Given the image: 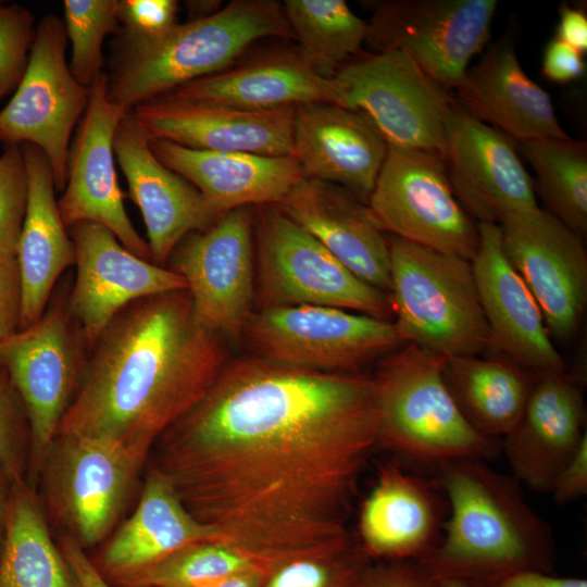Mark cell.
<instances>
[{
  "label": "cell",
  "mask_w": 587,
  "mask_h": 587,
  "mask_svg": "<svg viewBox=\"0 0 587 587\" xmlns=\"http://www.w3.org/2000/svg\"><path fill=\"white\" fill-rule=\"evenodd\" d=\"M550 494L559 504L569 503L587 495V436L557 475Z\"/></svg>",
  "instance_id": "46"
},
{
  "label": "cell",
  "mask_w": 587,
  "mask_h": 587,
  "mask_svg": "<svg viewBox=\"0 0 587 587\" xmlns=\"http://www.w3.org/2000/svg\"><path fill=\"white\" fill-rule=\"evenodd\" d=\"M444 158L452 189L476 223L499 224L539 207L516 141L467 113L454 97Z\"/></svg>",
  "instance_id": "18"
},
{
  "label": "cell",
  "mask_w": 587,
  "mask_h": 587,
  "mask_svg": "<svg viewBox=\"0 0 587 587\" xmlns=\"http://www.w3.org/2000/svg\"><path fill=\"white\" fill-rule=\"evenodd\" d=\"M118 34L107 92L124 113L226 70L261 38H294L275 0H233L211 16L177 23L158 37Z\"/></svg>",
  "instance_id": "4"
},
{
  "label": "cell",
  "mask_w": 587,
  "mask_h": 587,
  "mask_svg": "<svg viewBox=\"0 0 587 587\" xmlns=\"http://www.w3.org/2000/svg\"><path fill=\"white\" fill-rule=\"evenodd\" d=\"M21 149L27 174V204L16 252L22 282L18 330L42 316L57 279L75 264L74 243L54 197L50 162L34 145L24 143Z\"/></svg>",
  "instance_id": "30"
},
{
  "label": "cell",
  "mask_w": 587,
  "mask_h": 587,
  "mask_svg": "<svg viewBox=\"0 0 587 587\" xmlns=\"http://www.w3.org/2000/svg\"><path fill=\"white\" fill-rule=\"evenodd\" d=\"M0 587H80L27 478L11 487L0 544Z\"/></svg>",
  "instance_id": "33"
},
{
  "label": "cell",
  "mask_w": 587,
  "mask_h": 587,
  "mask_svg": "<svg viewBox=\"0 0 587 587\" xmlns=\"http://www.w3.org/2000/svg\"><path fill=\"white\" fill-rule=\"evenodd\" d=\"M242 337L253 355L329 373H359L403 345L392 321L319 305L260 308Z\"/></svg>",
  "instance_id": "9"
},
{
  "label": "cell",
  "mask_w": 587,
  "mask_h": 587,
  "mask_svg": "<svg viewBox=\"0 0 587 587\" xmlns=\"http://www.w3.org/2000/svg\"><path fill=\"white\" fill-rule=\"evenodd\" d=\"M272 571L254 570L239 573L203 587H263Z\"/></svg>",
  "instance_id": "50"
},
{
  "label": "cell",
  "mask_w": 587,
  "mask_h": 587,
  "mask_svg": "<svg viewBox=\"0 0 587 587\" xmlns=\"http://www.w3.org/2000/svg\"><path fill=\"white\" fill-rule=\"evenodd\" d=\"M434 584L435 587H484L469 580L453 577H434Z\"/></svg>",
  "instance_id": "53"
},
{
  "label": "cell",
  "mask_w": 587,
  "mask_h": 587,
  "mask_svg": "<svg viewBox=\"0 0 587 587\" xmlns=\"http://www.w3.org/2000/svg\"><path fill=\"white\" fill-rule=\"evenodd\" d=\"M36 34L32 12L0 2V103L20 84Z\"/></svg>",
  "instance_id": "40"
},
{
  "label": "cell",
  "mask_w": 587,
  "mask_h": 587,
  "mask_svg": "<svg viewBox=\"0 0 587 587\" xmlns=\"http://www.w3.org/2000/svg\"><path fill=\"white\" fill-rule=\"evenodd\" d=\"M442 374L464 419L494 440L514 428L534 382V373L503 355L446 359Z\"/></svg>",
  "instance_id": "32"
},
{
  "label": "cell",
  "mask_w": 587,
  "mask_h": 587,
  "mask_svg": "<svg viewBox=\"0 0 587 587\" xmlns=\"http://www.w3.org/2000/svg\"><path fill=\"white\" fill-rule=\"evenodd\" d=\"M89 88L88 104L68 150L67 180L58 201L60 216L65 227L80 222L100 224L127 250L151 261L148 242L124 208L114 166V134L126 113L109 100L104 72Z\"/></svg>",
  "instance_id": "17"
},
{
  "label": "cell",
  "mask_w": 587,
  "mask_h": 587,
  "mask_svg": "<svg viewBox=\"0 0 587 587\" xmlns=\"http://www.w3.org/2000/svg\"><path fill=\"white\" fill-rule=\"evenodd\" d=\"M437 469L449 509L445 534L416 560L432 576L486 587L516 571H549L554 555L551 529L512 475L477 459L454 460Z\"/></svg>",
  "instance_id": "3"
},
{
  "label": "cell",
  "mask_w": 587,
  "mask_h": 587,
  "mask_svg": "<svg viewBox=\"0 0 587 587\" xmlns=\"http://www.w3.org/2000/svg\"><path fill=\"white\" fill-rule=\"evenodd\" d=\"M59 547L80 587H114L97 570L86 550L72 536L64 535L60 539Z\"/></svg>",
  "instance_id": "47"
},
{
  "label": "cell",
  "mask_w": 587,
  "mask_h": 587,
  "mask_svg": "<svg viewBox=\"0 0 587 587\" xmlns=\"http://www.w3.org/2000/svg\"><path fill=\"white\" fill-rule=\"evenodd\" d=\"M444 358L402 345L379 360L371 376L378 444L417 463L436 465L500 451L497 440L464 419L444 379Z\"/></svg>",
  "instance_id": "5"
},
{
  "label": "cell",
  "mask_w": 587,
  "mask_h": 587,
  "mask_svg": "<svg viewBox=\"0 0 587 587\" xmlns=\"http://www.w3.org/2000/svg\"><path fill=\"white\" fill-rule=\"evenodd\" d=\"M350 587H435L434 577L416 560L366 565Z\"/></svg>",
  "instance_id": "43"
},
{
  "label": "cell",
  "mask_w": 587,
  "mask_h": 587,
  "mask_svg": "<svg viewBox=\"0 0 587 587\" xmlns=\"http://www.w3.org/2000/svg\"><path fill=\"white\" fill-rule=\"evenodd\" d=\"M279 565V564H278ZM277 564L222 540L187 545L158 563L122 578L114 587H203L254 570Z\"/></svg>",
  "instance_id": "36"
},
{
  "label": "cell",
  "mask_w": 587,
  "mask_h": 587,
  "mask_svg": "<svg viewBox=\"0 0 587 587\" xmlns=\"http://www.w3.org/2000/svg\"><path fill=\"white\" fill-rule=\"evenodd\" d=\"M583 391L565 372L534 373L525 409L502 438L511 475L534 491L550 492L563 466L584 438Z\"/></svg>",
  "instance_id": "23"
},
{
  "label": "cell",
  "mask_w": 587,
  "mask_h": 587,
  "mask_svg": "<svg viewBox=\"0 0 587 587\" xmlns=\"http://www.w3.org/2000/svg\"><path fill=\"white\" fill-rule=\"evenodd\" d=\"M172 92L246 111H271L313 102L345 107L341 83L336 77L315 74L298 52L258 58Z\"/></svg>",
  "instance_id": "31"
},
{
  "label": "cell",
  "mask_w": 587,
  "mask_h": 587,
  "mask_svg": "<svg viewBox=\"0 0 587 587\" xmlns=\"http://www.w3.org/2000/svg\"><path fill=\"white\" fill-rule=\"evenodd\" d=\"M117 0H65L64 27L72 43L68 67L74 78L90 87L103 73L102 43L118 33Z\"/></svg>",
  "instance_id": "37"
},
{
  "label": "cell",
  "mask_w": 587,
  "mask_h": 587,
  "mask_svg": "<svg viewBox=\"0 0 587 587\" xmlns=\"http://www.w3.org/2000/svg\"><path fill=\"white\" fill-rule=\"evenodd\" d=\"M27 204V174L21 146L0 154V258H16Z\"/></svg>",
  "instance_id": "39"
},
{
  "label": "cell",
  "mask_w": 587,
  "mask_h": 587,
  "mask_svg": "<svg viewBox=\"0 0 587 587\" xmlns=\"http://www.w3.org/2000/svg\"><path fill=\"white\" fill-rule=\"evenodd\" d=\"M497 0H389L375 4L366 41L400 50L437 84L454 90L491 37Z\"/></svg>",
  "instance_id": "13"
},
{
  "label": "cell",
  "mask_w": 587,
  "mask_h": 587,
  "mask_svg": "<svg viewBox=\"0 0 587 587\" xmlns=\"http://www.w3.org/2000/svg\"><path fill=\"white\" fill-rule=\"evenodd\" d=\"M486 587H587L578 577H557L545 571L522 570L508 574Z\"/></svg>",
  "instance_id": "48"
},
{
  "label": "cell",
  "mask_w": 587,
  "mask_h": 587,
  "mask_svg": "<svg viewBox=\"0 0 587 587\" xmlns=\"http://www.w3.org/2000/svg\"><path fill=\"white\" fill-rule=\"evenodd\" d=\"M149 141L128 112L115 130L113 151L142 214L151 259L162 266L187 235L207 229L220 216L196 187L157 159Z\"/></svg>",
  "instance_id": "22"
},
{
  "label": "cell",
  "mask_w": 587,
  "mask_h": 587,
  "mask_svg": "<svg viewBox=\"0 0 587 587\" xmlns=\"http://www.w3.org/2000/svg\"><path fill=\"white\" fill-rule=\"evenodd\" d=\"M386 153V140L362 111L325 102L295 108L292 155L304 177L367 201Z\"/></svg>",
  "instance_id": "24"
},
{
  "label": "cell",
  "mask_w": 587,
  "mask_h": 587,
  "mask_svg": "<svg viewBox=\"0 0 587 587\" xmlns=\"http://www.w3.org/2000/svg\"><path fill=\"white\" fill-rule=\"evenodd\" d=\"M479 243L472 268L494 348L532 372H565L541 310L509 261L498 224L477 223Z\"/></svg>",
  "instance_id": "21"
},
{
  "label": "cell",
  "mask_w": 587,
  "mask_h": 587,
  "mask_svg": "<svg viewBox=\"0 0 587 587\" xmlns=\"http://www.w3.org/2000/svg\"><path fill=\"white\" fill-rule=\"evenodd\" d=\"M555 38L584 54L587 50V16L585 12L570 5H562Z\"/></svg>",
  "instance_id": "49"
},
{
  "label": "cell",
  "mask_w": 587,
  "mask_h": 587,
  "mask_svg": "<svg viewBox=\"0 0 587 587\" xmlns=\"http://www.w3.org/2000/svg\"><path fill=\"white\" fill-rule=\"evenodd\" d=\"M151 151L198 189L222 216L241 207L277 205L304 177L294 155L197 150L150 139Z\"/></svg>",
  "instance_id": "29"
},
{
  "label": "cell",
  "mask_w": 587,
  "mask_h": 587,
  "mask_svg": "<svg viewBox=\"0 0 587 587\" xmlns=\"http://www.w3.org/2000/svg\"><path fill=\"white\" fill-rule=\"evenodd\" d=\"M277 207L315 237L360 279L378 290H390L388 238L367 205L348 190L303 177Z\"/></svg>",
  "instance_id": "25"
},
{
  "label": "cell",
  "mask_w": 587,
  "mask_h": 587,
  "mask_svg": "<svg viewBox=\"0 0 587 587\" xmlns=\"http://www.w3.org/2000/svg\"><path fill=\"white\" fill-rule=\"evenodd\" d=\"M117 3L118 32L158 37L177 24L178 3L175 0H121Z\"/></svg>",
  "instance_id": "42"
},
{
  "label": "cell",
  "mask_w": 587,
  "mask_h": 587,
  "mask_svg": "<svg viewBox=\"0 0 587 587\" xmlns=\"http://www.w3.org/2000/svg\"><path fill=\"white\" fill-rule=\"evenodd\" d=\"M295 108L246 111L170 92L130 112L150 139L197 150L283 157L292 155Z\"/></svg>",
  "instance_id": "20"
},
{
  "label": "cell",
  "mask_w": 587,
  "mask_h": 587,
  "mask_svg": "<svg viewBox=\"0 0 587 587\" xmlns=\"http://www.w3.org/2000/svg\"><path fill=\"white\" fill-rule=\"evenodd\" d=\"M254 218L253 207L228 211L207 229L187 235L172 253L195 320L226 341L242 337L253 312Z\"/></svg>",
  "instance_id": "12"
},
{
  "label": "cell",
  "mask_w": 587,
  "mask_h": 587,
  "mask_svg": "<svg viewBox=\"0 0 587 587\" xmlns=\"http://www.w3.org/2000/svg\"><path fill=\"white\" fill-rule=\"evenodd\" d=\"M503 250L536 299L550 338L572 340L587 304V251L583 237L539 207L498 224Z\"/></svg>",
  "instance_id": "16"
},
{
  "label": "cell",
  "mask_w": 587,
  "mask_h": 587,
  "mask_svg": "<svg viewBox=\"0 0 587 587\" xmlns=\"http://www.w3.org/2000/svg\"><path fill=\"white\" fill-rule=\"evenodd\" d=\"M369 559L351 539L336 549L284 561L270 573L263 587H350Z\"/></svg>",
  "instance_id": "38"
},
{
  "label": "cell",
  "mask_w": 587,
  "mask_h": 587,
  "mask_svg": "<svg viewBox=\"0 0 587 587\" xmlns=\"http://www.w3.org/2000/svg\"><path fill=\"white\" fill-rule=\"evenodd\" d=\"M254 218L260 308L330 307L389 320V296L360 279L277 205Z\"/></svg>",
  "instance_id": "7"
},
{
  "label": "cell",
  "mask_w": 587,
  "mask_h": 587,
  "mask_svg": "<svg viewBox=\"0 0 587 587\" xmlns=\"http://www.w3.org/2000/svg\"><path fill=\"white\" fill-rule=\"evenodd\" d=\"M189 21L213 15L222 9L221 0H190L185 2Z\"/></svg>",
  "instance_id": "51"
},
{
  "label": "cell",
  "mask_w": 587,
  "mask_h": 587,
  "mask_svg": "<svg viewBox=\"0 0 587 587\" xmlns=\"http://www.w3.org/2000/svg\"><path fill=\"white\" fill-rule=\"evenodd\" d=\"M66 43L64 23L52 14L42 17L36 26L23 77L0 110V142L39 148L50 162L59 190L67 180L71 137L90 93V88L71 73Z\"/></svg>",
  "instance_id": "11"
},
{
  "label": "cell",
  "mask_w": 587,
  "mask_h": 587,
  "mask_svg": "<svg viewBox=\"0 0 587 587\" xmlns=\"http://www.w3.org/2000/svg\"><path fill=\"white\" fill-rule=\"evenodd\" d=\"M453 97L467 113L517 142L570 137L549 93L523 70L513 40L507 37L467 68Z\"/></svg>",
  "instance_id": "26"
},
{
  "label": "cell",
  "mask_w": 587,
  "mask_h": 587,
  "mask_svg": "<svg viewBox=\"0 0 587 587\" xmlns=\"http://www.w3.org/2000/svg\"><path fill=\"white\" fill-rule=\"evenodd\" d=\"M12 484L13 482L0 464V544L4 532Z\"/></svg>",
  "instance_id": "52"
},
{
  "label": "cell",
  "mask_w": 587,
  "mask_h": 587,
  "mask_svg": "<svg viewBox=\"0 0 587 587\" xmlns=\"http://www.w3.org/2000/svg\"><path fill=\"white\" fill-rule=\"evenodd\" d=\"M535 173V193L580 237L587 233V145L569 138L519 142Z\"/></svg>",
  "instance_id": "35"
},
{
  "label": "cell",
  "mask_w": 587,
  "mask_h": 587,
  "mask_svg": "<svg viewBox=\"0 0 587 587\" xmlns=\"http://www.w3.org/2000/svg\"><path fill=\"white\" fill-rule=\"evenodd\" d=\"M345 107L365 113L387 145L445 155L446 121L453 95L400 50L374 52L335 75Z\"/></svg>",
  "instance_id": "14"
},
{
  "label": "cell",
  "mask_w": 587,
  "mask_h": 587,
  "mask_svg": "<svg viewBox=\"0 0 587 587\" xmlns=\"http://www.w3.org/2000/svg\"><path fill=\"white\" fill-rule=\"evenodd\" d=\"M283 9L298 54L323 78H334L366 41L367 22L344 0H286Z\"/></svg>",
  "instance_id": "34"
},
{
  "label": "cell",
  "mask_w": 587,
  "mask_h": 587,
  "mask_svg": "<svg viewBox=\"0 0 587 587\" xmlns=\"http://www.w3.org/2000/svg\"><path fill=\"white\" fill-rule=\"evenodd\" d=\"M0 362L26 416L28 470L39 474L83 375L79 349L65 312L59 308L47 311L1 342Z\"/></svg>",
  "instance_id": "15"
},
{
  "label": "cell",
  "mask_w": 587,
  "mask_h": 587,
  "mask_svg": "<svg viewBox=\"0 0 587 587\" xmlns=\"http://www.w3.org/2000/svg\"><path fill=\"white\" fill-rule=\"evenodd\" d=\"M367 208L384 233L405 241L469 261L477 251V223L458 200L438 152L387 145Z\"/></svg>",
  "instance_id": "8"
},
{
  "label": "cell",
  "mask_w": 587,
  "mask_h": 587,
  "mask_svg": "<svg viewBox=\"0 0 587 587\" xmlns=\"http://www.w3.org/2000/svg\"><path fill=\"white\" fill-rule=\"evenodd\" d=\"M580 52L552 38L542 57V72L552 82L566 84L578 79L585 73V62Z\"/></svg>",
  "instance_id": "45"
},
{
  "label": "cell",
  "mask_w": 587,
  "mask_h": 587,
  "mask_svg": "<svg viewBox=\"0 0 587 587\" xmlns=\"http://www.w3.org/2000/svg\"><path fill=\"white\" fill-rule=\"evenodd\" d=\"M444 512L440 494L429 480L384 464L361 504L359 545L369 558L420 560L438 544Z\"/></svg>",
  "instance_id": "28"
},
{
  "label": "cell",
  "mask_w": 587,
  "mask_h": 587,
  "mask_svg": "<svg viewBox=\"0 0 587 587\" xmlns=\"http://www.w3.org/2000/svg\"><path fill=\"white\" fill-rule=\"evenodd\" d=\"M207 540L225 541L188 510L171 479L151 463L135 511L90 559L114 584L187 545Z\"/></svg>",
  "instance_id": "27"
},
{
  "label": "cell",
  "mask_w": 587,
  "mask_h": 587,
  "mask_svg": "<svg viewBox=\"0 0 587 587\" xmlns=\"http://www.w3.org/2000/svg\"><path fill=\"white\" fill-rule=\"evenodd\" d=\"M149 455L110 439L57 435L39 471L51 516L85 550L105 541Z\"/></svg>",
  "instance_id": "10"
},
{
  "label": "cell",
  "mask_w": 587,
  "mask_h": 587,
  "mask_svg": "<svg viewBox=\"0 0 587 587\" xmlns=\"http://www.w3.org/2000/svg\"><path fill=\"white\" fill-rule=\"evenodd\" d=\"M28 452L23 405L10 380L0 377V464L12 482L26 478Z\"/></svg>",
  "instance_id": "41"
},
{
  "label": "cell",
  "mask_w": 587,
  "mask_h": 587,
  "mask_svg": "<svg viewBox=\"0 0 587 587\" xmlns=\"http://www.w3.org/2000/svg\"><path fill=\"white\" fill-rule=\"evenodd\" d=\"M376 445L370 376L252 354L227 361L159 438L152 464L199 521L278 565L351 540L346 522Z\"/></svg>",
  "instance_id": "1"
},
{
  "label": "cell",
  "mask_w": 587,
  "mask_h": 587,
  "mask_svg": "<svg viewBox=\"0 0 587 587\" xmlns=\"http://www.w3.org/2000/svg\"><path fill=\"white\" fill-rule=\"evenodd\" d=\"M388 242V296L402 344L444 359L495 350L471 261L395 236Z\"/></svg>",
  "instance_id": "6"
},
{
  "label": "cell",
  "mask_w": 587,
  "mask_h": 587,
  "mask_svg": "<svg viewBox=\"0 0 587 587\" xmlns=\"http://www.w3.org/2000/svg\"><path fill=\"white\" fill-rule=\"evenodd\" d=\"M95 345L57 435L110 439L149 454L229 360L227 341L195 320L187 289L130 303Z\"/></svg>",
  "instance_id": "2"
},
{
  "label": "cell",
  "mask_w": 587,
  "mask_h": 587,
  "mask_svg": "<svg viewBox=\"0 0 587 587\" xmlns=\"http://www.w3.org/2000/svg\"><path fill=\"white\" fill-rule=\"evenodd\" d=\"M71 236L77 276L68 307L89 344L130 303L187 289L182 275L137 257L100 224L77 223Z\"/></svg>",
  "instance_id": "19"
},
{
  "label": "cell",
  "mask_w": 587,
  "mask_h": 587,
  "mask_svg": "<svg viewBox=\"0 0 587 587\" xmlns=\"http://www.w3.org/2000/svg\"><path fill=\"white\" fill-rule=\"evenodd\" d=\"M22 282L16 258H0V344L18 330Z\"/></svg>",
  "instance_id": "44"
}]
</instances>
